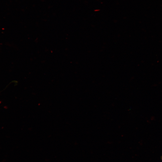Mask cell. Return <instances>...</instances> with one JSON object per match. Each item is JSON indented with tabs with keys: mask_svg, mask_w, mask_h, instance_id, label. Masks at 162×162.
Segmentation results:
<instances>
[{
	"mask_svg": "<svg viewBox=\"0 0 162 162\" xmlns=\"http://www.w3.org/2000/svg\"></svg>",
	"mask_w": 162,
	"mask_h": 162,
	"instance_id": "obj_1",
	"label": "cell"
}]
</instances>
